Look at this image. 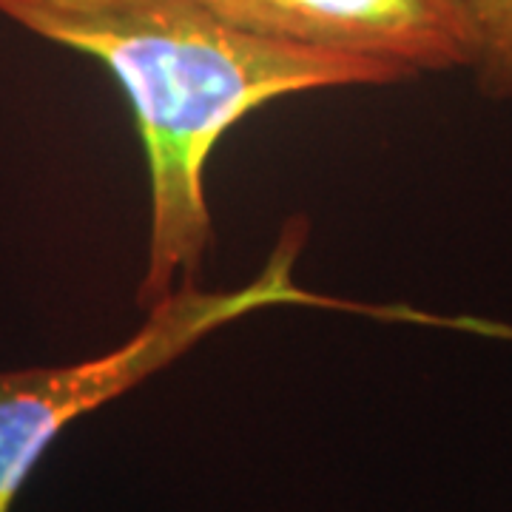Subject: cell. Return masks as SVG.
<instances>
[{
    "label": "cell",
    "instance_id": "cell-3",
    "mask_svg": "<svg viewBox=\"0 0 512 512\" xmlns=\"http://www.w3.org/2000/svg\"><path fill=\"white\" fill-rule=\"evenodd\" d=\"M256 35L376 60L399 80L470 69L464 0H202Z\"/></svg>",
    "mask_w": 512,
    "mask_h": 512
},
{
    "label": "cell",
    "instance_id": "cell-1",
    "mask_svg": "<svg viewBox=\"0 0 512 512\" xmlns=\"http://www.w3.org/2000/svg\"><path fill=\"white\" fill-rule=\"evenodd\" d=\"M0 15L100 60L126 92L151 185L143 311L197 285L214 245L205 171L231 128L291 94L402 83L367 57L248 32L202 0H0Z\"/></svg>",
    "mask_w": 512,
    "mask_h": 512
},
{
    "label": "cell",
    "instance_id": "cell-4",
    "mask_svg": "<svg viewBox=\"0 0 512 512\" xmlns=\"http://www.w3.org/2000/svg\"><path fill=\"white\" fill-rule=\"evenodd\" d=\"M473 26L478 92L490 100L512 97V0H464Z\"/></svg>",
    "mask_w": 512,
    "mask_h": 512
},
{
    "label": "cell",
    "instance_id": "cell-2",
    "mask_svg": "<svg viewBox=\"0 0 512 512\" xmlns=\"http://www.w3.org/2000/svg\"><path fill=\"white\" fill-rule=\"evenodd\" d=\"M305 239L308 225L293 217L248 285L237 291L183 285L146 311V325L131 339L100 356L72 365L0 370V512L15 510L20 490L69 424L174 365L214 330L274 305L345 308L296 285L293 268Z\"/></svg>",
    "mask_w": 512,
    "mask_h": 512
}]
</instances>
